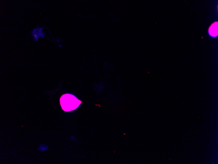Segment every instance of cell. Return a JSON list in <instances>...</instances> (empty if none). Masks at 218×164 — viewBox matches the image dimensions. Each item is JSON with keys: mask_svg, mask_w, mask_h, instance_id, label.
<instances>
[{"mask_svg": "<svg viewBox=\"0 0 218 164\" xmlns=\"http://www.w3.org/2000/svg\"><path fill=\"white\" fill-rule=\"evenodd\" d=\"M60 103L62 110L69 112L76 109L82 102L73 94H66L61 97Z\"/></svg>", "mask_w": 218, "mask_h": 164, "instance_id": "obj_1", "label": "cell"}, {"mask_svg": "<svg viewBox=\"0 0 218 164\" xmlns=\"http://www.w3.org/2000/svg\"><path fill=\"white\" fill-rule=\"evenodd\" d=\"M209 33L212 37H216L218 35V23H215L210 28Z\"/></svg>", "mask_w": 218, "mask_h": 164, "instance_id": "obj_2", "label": "cell"}, {"mask_svg": "<svg viewBox=\"0 0 218 164\" xmlns=\"http://www.w3.org/2000/svg\"><path fill=\"white\" fill-rule=\"evenodd\" d=\"M45 37V33H44L43 32L42 34V35H41V37Z\"/></svg>", "mask_w": 218, "mask_h": 164, "instance_id": "obj_3", "label": "cell"}]
</instances>
